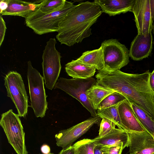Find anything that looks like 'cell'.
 Listing matches in <instances>:
<instances>
[{"label":"cell","instance_id":"6da1fadb","mask_svg":"<svg viewBox=\"0 0 154 154\" xmlns=\"http://www.w3.org/2000/svg\"><path fill=\"white\" fill-rule=\"evenodd\" d=\"M149 70L141 74L125 73L120 69L99 71L97 83L106 89L120 93L129 102L142 109L154 121V102L149 84Z\"/></svg>","mask_w":154,"mask_h":154},{"label":"cell","instance_id":"7a4b0ae2","mask_svg":"<svg viewBox=\"0 0 154 154\" xmlns=\"http://www.w3.org/2000/svg\"><path fill=\"white\" fill-rule=\"evenodd\" d=\"M102 13L94 2L76 5L60 23L57 39L61 44L69 46L81 42L92 34L91 27Z\"/></svg>","mask_w":154,"mask_h":154},{"label":"cell","instance_id":"3957f363","mask_svg":"<svg viewBox=\"0 0 154 154\" xmlns=\"http://www.w3.org/2000/svg\"><path fill=\"white\" fill-rule=\"evenodd\" d=\"M75 5L66 1L64 7L56 11L45 14L37 10L25 18L26 24L39 35L57 32L60 22Z\"/></svg>","mask_w":154,"mask_h":154},{"label":"cell","instance_id":"277c9868","mask_svg":"<svg viewBox=\"0 0 154 154\" xmlns=\"http://www.w3.org/2000/svg\"><path fill=\"white\" fill-rule=\"evenodd\" d=\"M97 83L96 79L92 77L85 79L61 77L58 79L54 88L61 90L76 99L92 117H95L98 116L97 113L88 99L87 91Z\"/></svg>","mask_w":154,"mask_h":154},{"label":"cell","instance_id":"5b68a950","mask_svg":"<svg viewBox=\"0 0 154 154\" xmlns=\"http://www.w3.org/2000/svg\"><path fill=\"white\" fill-rule=\"evenodd\" d=\"M27 78L31 107L36 117H44L48 109V103L44 86V78L32 66L30 61L27 62Z\"/></svg>","mask_w":154,"mask_h":154},{"label":"cell","instance_id":"8992f818","mask_svg":"<svg viewBox=\"0 0 154 154\" xmlns=\"http://www.w3.org/2000/svg\"><path fill=\"white\" fill-rule=\"evenodd\" d=\"M0 125L9 143L17 154H28L25 144V134L19 116L12 109L2 113Z\"/></svg>","mask_w":154,"mask_h":154},{"label":"cell","instance_id":"52a82bcc","mask_svg":"<svg viewBox=\"0 0 154 154\" xmlns=\"http://www.w3.org/2000/svg\"><path fill=\"white\" fill-rule=\"evenodd\" d=\"M55 38L47 42L42 55V66L43 78L46 87L52 90L59 76L61 68V56L57 50Z\"/></svg>","mask_w":154,"mask_h":154},{"label":"cell","instance_id":"ba28073f","mask_svg":"<svg viewBox=\"0 0 154 154\" xmlns=\"http://www.w3.org/2000/svg\"><path fill=\"white\" fill-rule=\"evenodd\" d=\"M4 81L7 96L15 105L18 114L20 117L26 118L28 107V97L21 75L16 71H11L6 75Z\"/></svg>","mask_w":154,"mask_h":154},{"label":"cell","instance_id":"9c48e42d","mask_svg":"<svg viewBox=\"0 0 154 154\" xmlns=\"http://www.w3.org/2000/svg\"><path fill=\"white\" fill-rule=\"evenodd\" d=\"M104 62L102 71L112 72L120 69L129 63V51L116 39L105 40L101 44Z\"/></svg>","mask_w":154,"mask_h":154},{"label":"cell","instance_id":"30bf717a","mask_svg":"<svg viewBox=\"0 0 154 154\" xmlns=\"http://www.w3.org/2000/svg\"><path fill=\"white\" fill-rule=\"evenodd\" d=\"M101 119L98 116L92 117L69 128L60 131L55 136L57 146L63 149L71 146L94 124L100 125Z\"/></svg>","mask_w":154,"mask_h":154},{"label":"cell","instance_id":"8fae6325","mask_svg":"<svg viewBox=\"0 0 154 154\" xmlns=\"http://www.w3.org/2000/svg\"><path fill=\"white\" fill-rule=\"evenodd\" d=\"M138 34L147 35L152 32L153 20L149 0H135L132 9Z\"/></svg>","mask_w":154,"mask_h":154},{"label":"cell","instance_id":"7c38bea8","mask_svg":"<svg viewBox=\"0 0 154 154\" xmlns=\"http://www.w3.org/2000/svg\"><path fill=\"white\" fill-rule=\"evenodd\" d=\"M130 154H152L154 153V139L147 131L128 132Z\"/></svg>","mask_w":154,"mask_h":154},{"label":"cell","instance_id":"4fadbf2b","mask_svg":"<svg viewBox=\"0 0 154 154\" xmlns=\"http://www.w3.org/2000/svg\"><path fill=\"white\" fill-rule=\"evenodd\" d=\"M118 109L123 129L128 132L146 131L138 120L130 102L126 100L120 103Z\"/></svg>","mask_w":154,"mask_h":154},{"label":"cell","instance_id":"5bb4252c","mask_svg":"<svg viewBox=\"0 0 154 154\" xmlns=\"http://www.w3.org/2000/svg\"><path fill=\"white\" fill-rule=\"evenodd\" d=\"M152 32L147 35L138 34L132 41L129 51V55L135 61L147 57L152 48Z\"/></svg>","mask_w":154,"mask_h":154},{"label":"cell","instance_id":"9a60e30c","mask_svg":"<svg viewBox=\"0 0 154 154\" xmlns=\"http://www.w3.org/2000/svg\"><path fill=\"white\" fill-rule=\"evenodd\" d=\"M42 0L32 2L18 0H8V7L0 13L2 15L17 16L25 18L37 10Z\"/></svg>","mask_w":154,"mask_h":154},{"label":"cell","instance_id":"2e32d148","mask_svg":"<svg viewBox=\"0 0 154 154\" xmlns=\"http://www.w3.org/2000/svg\"><path fill=\"white\" fill-rule=\"evenodd\" d=\"M135 0H94L103 12L114 16L128 11L131 12Z\"/></svg>","mask_w":154,"mask_h":154},{"label":"cell","instance_id":"e0dca14e","mask_svg":"<svg viewBox=\"0 0 154 154\" xmlns=\"http://www.w3.org/2000/svg\"><path fill=\"white\" fill-rule=\"evenodd\" d=\"M93 140L96 145L102 147H108L123 143L128 147L129 136L128 132L122 128H115L101 137H97Z\"/></svg>","mask_w":154,"mask_h":154},{"label":"cell","instance_id":"ac0fdd59","mask_svg":"<svg viewBox=\"0 0 154 154\" xmlns=\"http://www.w3.org/2000/svg\"><path fill=\"white\" fill-rule=\"evenodd\" d=\"M66 72L74 79H85L92 77L96 72L94 67L84 64L77 59L72 60L65 65Z\"/></svg>","mask_w":154,"mask_h":154},{"label":"cell","instance_id":"d6986e66","mask_svg":"<svg viewBox=\"0 0 154 154\" xmlns=\"http://www.w3.org/2000/svg\"><path fill=\"white\" fill-rule=\"evenodd\" d=\"M77 59L82 63L94 67L99 71L104 68V62L102 48L85 51Z\"/></svg>","mask_w":154,"mask_h":154},{"label":"cell","instance_id":"ffe728a7","mask_svg":"<svg viewBox=\"0 0 154 154\" xmlns=\"http://www.w3.org/2000/svg\"><path fill=\"white\" fill-rule=\"evenodd\" d=\"M114 92L97 83L87 91V94L88 99L96 110L101 102L108 95Z\"/></svg>","mask_w":154,"mask_h":154},{"label":"cell","instance_id":"44dd1931","mask_svg":"<svg viewBox=\"0 0 154 154\" xmlns=\"http://www.w3.org/2000/svg\"><path fill=\"white\" fill-rule=\"evenodd\" d=\"M140 124L146 131L152 135L154 133V121L142 109L130 102Z\"/></svg>","mask_w":154,"mask_h":154},{"label":"cell","instance_id":"7402d4cb","mask_svg":"<svg viewBox=\"0 0 154 154\" xmlns=\"http://www.w3.org/2000/svg\"><path fill=\"white\" fill-rule=\"evenodd\" d=\"M118 105L98 109L97 113V116L100 117L101 119H105L109 120L114 122L118 128L123 129L118 111Z\"/></svg>","mask_w":154,"mask_h":154},{"label":"cell","instance_id":"603a6c76","mask_svg":"<svg viewBox=\"0 0 154 154\" xmlns=\"http://www.w3.org/2000/svg\"><path fill=\"white\" fill-rule=\"evenodd\" d=\"M66 1L65 0H42L37 10L45 14L56 11L64 7Z\"/></svg>","mask_w":154,"mask_h":154},{"label":"cell","instance_id":"cb8c5ba5","mask_svg":"<svg viewBox=\"0 0 154 154\" xmlns=\"http://www.w3.org/2000/svg\"><path fill=\"white\" fill-rule=\"evenodd\" d=\"M73 145L75 149V154H94L96 145L93 139H84Z\"/></svg>","mask_w":154,"mask_h":154},{"label":"cell","instance_id":"d4e9b609","mask_svg":"<svg viewBox=\"0 0 154 154\" xmlns=\"http://www.w3.org/2000/svg\"><path fill=\"white\" fill-rule=\"evenodd\" d=\"M127 100L122 94L117 92L112 93L106 96L100 103L97 109L118 105L124 100Z\"/></svg>","mask_w":154,"mask_h":154},{"label":"cell","instance_id":"484cf974","mask_svg":"<svg viewBox=\"0 0 154 154\" xmlns=\"http://www.w3.org/2000/svg\"><path fill=\"white\" fill-rule=\"evenodd\" d=\"M98 137H101L109 133L115 128L116 125L112 121L102 119L100 124Z\"/></svg>","mask_w":154,"mask_h":154},{"label":"cell","instance_id":"4316f807","mask_svg":"<svg viewBox=\"0 0 154 154\" xmlns=\"http://www.w3.org/2000/svg\"><path fill=\"white\" fill-rule=\"evenodd\" d=\"M125 147L123 143L108 147H102V154H121Z\"/></svg>","mask_w":154,"mask_h":154},{"label":"cell","instance_id":"83f0119b","mask_svg":"<svg viewBox=\"0 0 154 154\" xmlns=\"http://www.w3.org/2000/svg\"><path fill=\"white\" fill-rule=\"evenodd\" d=\"M0 19V47H1L4 39L7 28L5 23L2 15H1Z\"/></svg>","mask_w":154,"mask_h":154},{"label":"cell","instance_id":"f1b7e54d","mask_svg":"<svg viewBox=\"0 0 154 154\" xmlns=\"http://www.w3.org/2000/svg\"><path fill=\"white\" fill-rule=\"evenodd\" d=\"M59 154H75V149L73 145L63 149Z\"/></svg>","mask_w":154,"mask_h":154},{"label":"cell","instance_id":"f546056e","mask_svg":"<svg viewBox=\"0 0 154 154\" xmlns=\"http://www.w3.org/2000/svg\"><path fill=\"white\" fill-rule=\"evenodd\" d=\"M149 84L151 90L154 93V69L150 74Z\"/></svg>","mask_w":154,"mask_h":154},{"label":"cell","instance_id":"4dcf8cb0","mask_svg":"<svg viewBox=\"0 0 154 154\" xmlns=\"http://www.w3.org/2000/svg\"><path fill=\"white\" fill-rule=\"evenodd\" d=\"M8 7V0H1L0 2V13L5 11Z\"/></svg>","mask_w":154,"mask_h":154},{"label":"cell","instance_id":"1f68e13d","mask_svg":"<svg viewBox=\"0 0 154 154\" xmlns=\"http://www.w3.org/2000/svg\"><path fill=\"white\" fill-rule=\"evenodd\" d=\"M41 151L43 154H48L50 153V148L47 144H44L41 147Z\"/></svg>","mask_w":154,"mask_h":154},{"label":"cell","instance_id":"d6a6232c","mask_svg":"<svg viewBox=\"0 0 154 154\" xmlns=\"http://www.w3.org/2000/svg\"><path fill=\"white\" fill-rule=\"evenodd\" d=\"M150 8L153 21H154V0H149Z\"/></svg>","mask_w":154,"mask_h":154},{"label":"cell","instance_id":"836d02e7","mask_svg":"<svg viewBox=\"0 0 154 154\" xmlns=\"http://www.w3.org/2000/svg\"><path fill=\"white\" fill-rule=\"evenodd\" d=\"M94 154H102L100 146L96 145L94 149Z\"/></svg>","mask_w":154,"mask_h":154},{"label":"cell","instance_id":"e575fe53","mask_svg":"<svg viewBox=\"0 0 154 154\" xmlns=\"http://www.w3.org/2000/svg\"><path fill=\"white\" fill-rule=\"evenodd\" d=\"M152 31L153 33L154 34V22L152 24Z\"/></svg>","mask_w":154,"mask_h":154},{"label":"cell","instance_id":"d590c367","mask_svg":"<svg viewBox=\"0 0 154 154\" xmlns=\"http://www.w3.org/2000/svg\"><path fill=\"white\" fill-rule=\"evenodd\" d=\"M152 98H153V101L154 102V93H152Z\"/></svg>","mask_w":154,"mask_h":154},{"label":"cell","instance_id":"8d00e7d4","mask_svg":"<svg viewBox=\"0 0 154 154\" xmlns=\"http://www.w3.org/2000/svg\"><path fill=\"white\" fill-rule=\"evenodd\" d=\"M154 139V134H153V135H152Z\"/></svg>","mask_w":154,"mask_h":154},{"label":"cell","instance_id":"74e56055","mask_svg":"<svg viewBox=\"0 0 154 154\" xmlns=\"http://www.w3.org/2000/svg\"><path fill=\"white\" fill-rule=\"evenodd\" d=\"M48 154H54L53 153H49Z\"/></svg>","mask_w":154,"mask_h":154},{"label":"cell","instance_id":"f35d334b","mask_svg":"<svg viewBox=\"0 0 154 154\" xmlns=\"http://www.w3.org/2000/svg\"><path fill=\"white\" fill-rule=\"evenodd\" d=\"M152 154H154V153H153Z\"/></svg>","mask_w":154,"mask_h":154}]
</instances>
